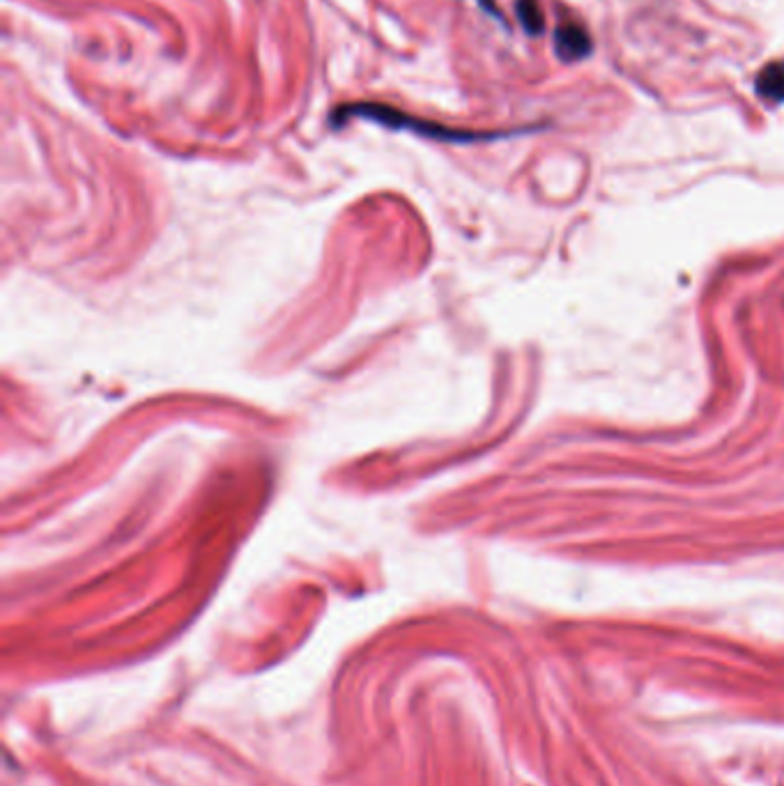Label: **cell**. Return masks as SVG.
<instances>
[{"mask_svg": "<svg viewBox=\"0 0 784 786\" xmlns=\"http://www.w3.org/2000/svg\"><path fill=\"white\" fill-rule=\"evenodd\" d=\"M479 5H481V10H483L488 16L498 19V21H504V19H502V12H500V8H498V0H479Z\"/></svg>", "mask_w": 784, "mask_h": 786, "instance_id": "5b68a950", "label": "cell"}, {"mask_svg": "<svg viewBox=\"0 0 784 786\" xmlns=\"http://www.w3.org/2000/svg\"><path fill=\"white\" fill-rule=\"evenodd\" d=\"M552 45H554V53L564 62H580L589 58L593 51V39L589 30L580 24V21H575L571 16L560 21V26L554 28Z\"/></svg>", "mask_w": 784, "mask_h": 786, "instance_id": "7a4b0ae2", "label": "cell"}, {"mask_svg": "<svg viewBox=\"0 0 784 786\" xmlns=\"http://www.w3.org/2000/svg\"><path fill=\"white\" fill-rule=\"evenodd\" d=\"M515 16L529 37H539L546 30V16L539 0H515Z\"/></svg>", "mask_w": 784, "mask_h": 786, "instance_id": "277c9868", "label": "cell"}, {"mask_svg": "<svg viewBox=\"0 0 784 786\" xmlns=\"http://www.w3.org/2000/svg\"><path fill=\"white\" fill-rule=\"evenodd\" d=\"M350 120H370L380 124L384 130H401V132H412L424 138H432V140H444V143H474V140H492V138H502L509 136L502 132H469V130H456V127H446V124L432 122L426 118H415L409 113H403L394 107H387V103H378V101H353V103H341L339 109H334V113L329 115V124L334 130H341L345 122Z\"/></svg>", "mask_w": 784, "mask_h": 786, "instance_id": "6da1fadb", "label": "cell"}, {"mask_svg": "<svg viewBox=\"0 0 784 786\" xmlns=\"http://www.w3.org/2000/svg\"><path fill=\"white\" fill-rule=\"evenodd\" d=\"M755 93L769 103H784V58L763 65L755 78Z\"/></svg>", "mask_w": 784, "mask_h": 786, "instance_id": "3957f363", "label": "cell"}]
</instances>
